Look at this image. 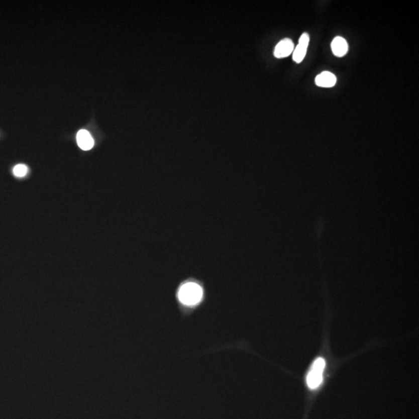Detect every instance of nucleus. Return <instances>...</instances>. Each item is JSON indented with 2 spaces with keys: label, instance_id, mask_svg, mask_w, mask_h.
Returning <instances> with one entry per match:
<instances>
[{
  "label": "nucleus",
  "instance_id": "8",
  "mask_svg": "<svg viewBox=\"0 0 419 419\" xmlns=\"http://www.w3.org/2000/svg\"><path fill=\"white\" fill-rule=\"evenodd\" d=\"M28 172V167L24 165H16L14 169V174L17 177H24Z\"/></svg>",
  "mask_w": 419,
  "mask_h": 419
},
{
  "label": "nucleus",
  "instance_id": "5",
  "mask_svg": "<svg viewBox=\"0 0 419 419\" xmlns=\"http://www.w3.org/2000/svg\"><path fill=\"white\" fill-rule=\"evenodd\" d=\"M77 143L81 149L88 151L93 147L94 141L89 132L86 130H80L77 134Z\"/></svg>",
  "mask_w": 419,
  "mask_h": 419
},
{
  "label": "nucleus",
  "instance_id": "1",
  "mask_svg": "<svg viewBox=\"0 0 419 419\" xmlns=\"http://www.w3.org/2000/svg\"><path fill=\"white\" fill-rule=\"evenodd\" d=\"M203 289L196 283L189 282L182 285L178 291V298L181 303L186 306H193L203 298Z\"/></svg>",
  "mask_w": 419,
  "mask_h": 419
},
{
  "label": "nucleus",
  "instance_id": "4",
  "mask_svg": "<svg viewBox=\"0 0 419 419\" xmlns=\"http://www.w3.org/2000/svg\"><path fill=\"white\" fill-rule=\"evenodd\" d=\"M294 45L289 38H285L279 41L274 50V56L277 58H286L293 53Z\"/></svg>",
  "mask_w": 419,
  "mask_h": 419
},
{
  "label": "nucleus",
  "instance_id": "7",
  "mask_svg": "<svg viewBox=\"0 0 419 419\" xmlns=\"http://www.w3.org/2000/svg\"><path fill=\"white\" fill-rule=\"evenodd\" d=\"M332 50L334 55L341 58L347 53L349 47L344 38L342 37H336L332 42Z\"/></svg>",
  "mask_w": 419,
  "mask_h": 419
},
{
  "label": "nucleus",
  "instance_id": "6",
  "mask_svg": "<svg viewBox=\"0 0 419 419\" xmlns=\"http://www.w3.org/2000/svg\"><path fill=\"white\" fill-rule=\"evenodd\" d=\"M337 82V78L334 74L330 72H322L317 75L316 78V83L318 86L324 87V88H331L334 86Z\"/></svg>",
  "mask_w": 419,
  "mask_h": 419
},
{
  "label": "nucleus",
  "instance_id": "2",
  "mask_svg": "<svg viewBox=\"0 0 419 419\" xmlns=\"http://www.w3.org/2000/svg\"><path fill=\"white\" fill-rule=\"evenodd\" d=\"M326 367V361L323 358H318L310 366L307 373V381L309 388L315 390L322 384L323 381V373Z\"/></svg>",
  "mask_w": 419,
  "mask_h": 419
},
{
  "label": "nucleus",
  "instance_id": "3",
  "mask_svg": "<svg viewBox=\"0 0 419 419\" xmlns=\"http://www.w3.org/2000/svg\"><path fill=\"white\" fill-rule=\"evenodd\" d=\"M310 37L307 33H303L299 39L298 45H296L293 51V60L296 63L300 62L304 59L308 48Z\"/></svg>",
  "mask_w": 419,
  "mask_h": 419
}]
</instances>
